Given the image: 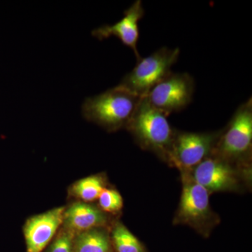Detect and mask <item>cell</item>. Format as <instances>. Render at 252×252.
Listing matches in <instances>:
<instances>
[{
    "label": "cell",
    "instance_id": "6da1fadb",
    "mask_svg": "<svg viewBox=\"0 0 252 252\" xmlns=\"http://www.w3.org/2000/svg\"><path fill=\"white\" fill-rule=\"evenodd\" d=\"M142 98L117 86L86 99L81 109L88 121L112 132L127 127Z\"/></svg>",
    "mask_w": 252,
    "mask_h": 252
},
{
    "label": "cell",
    "instance_id": "7a4b0ae2",
    "mask_svg": "<svg viewBox=\"0 0 252 252\" xmlns=\"http://www.w3.org/2000/svg\"><path fill=\"white\" fill-rule=\"evenodd\" d=\"M167 116L149 103L147 97H142L126 127L142 148L165 160H168L175 135Z\"/></svg>",
    "mask_w": 252,
    "mask_h": 252
},
{
    "label": "cell",
    "instance_id": "3957f363",
    "mask_svg": "<svg viewBox=\"0 0 252 252\" xmlns=\"http://www.w3.org/2000/svg\"><path fill=\"white\" fill-rule=\"evenodd\" d=\"M180 54L179 48L158 49L147 57L139 59L135 67L118 86L139 97H147L154 86L172 72V67Z\"/></svg>",
    "mask_w": 252,
    "mask_h": 252
},
{
    "label": "cell",
    "instance_id": "277c9868",
    "mask_svg": "<svg viewBox=\"0 0 252 252\" xmlns=\"http://www.w3.org/2000/svg\"><path fill=\"white\" fill-rule=\"evenodd\" d=\"M252 145V99L236 109L229 124L220 132L212 155L233 163L250 158Z\"/></svg>",
    "mask_w": 252,
    "mask_h": 252
},
{
    "label": "cell",
    "instance_id": "5b68a950",
    "mask_svg": "<svg viewBox=\"0 0 252 252\" xmlns=\"http://www.w3.org/2000/svg\"><path fill=\"white\" fill-rule=\"evenodd\" d=\"M210 193L192 178L184 182L176 223L190 225L203 236L210 234L218 220L210 204Z\"/></svg>",
    "mask_w": 252,
    "mask_h": 252
},
{
    "label": "cell",
    "instance_id": "8992f818",
    "mask_svg": "<svg viewBox=\"0 0 252 252\" xmlns=\"http://www.w3.org/2000/svg\"><path fill=\"white\" fill-rule=\"evenodd\" d=\"M195 81L189 73L169 74L147 94L149 103L166 115L178 112L191 102Z\"/></svg>",
    "mask_w": 252,
    "mask_h": 252
},
{
    "label": "cell",
    "instance_id": "52a82bcc",
    "mask_svg": "<svg viewBox=\"0 0 252 252\" xmlns=\"http://www.w3.org/2000/svg\"><path fill=\"white\" fill-rule=\"evenodd\" d=\"M220 132H175L169 161L189 170L197 166L214 153Z\"/></svg>",
    "mask_w": 252,
    "mask_h": 252
},
{
    "label": "cell",
    "instance_id": "ba28073f",
    "mask_svg": "<svg viewBox=\"0 0 252 252\" xmlns=\"http://www.w3.org/2000/svg\"><path fill=\"white\" fill-rule=\"evenodd\" d=\"M191 178L209 193L234 191L239 189L238 173L233 163L212 155L192 169Z\"/></svg>",
    "mask_w": 252,
    "mask_h": 252
},
{
    "label": "cell",
    "instance_id": "9c48e42d",
    "mask_svg": "<svg viewBox=\"0 0 252 252\" xmlns=\"http://www.w3.org/2000/svg\"><path fill=\"white\" fill-rule=\"evenodd\" d=\"M64 207L31 217L23 227L26 252H42L52 241L63 225Z\"/></svg>",
    "mask_w": 252,
    "mask_h": 252
},
{
    "label": "cell",
    "instance_id": "30bf717a",
    "mask_svg": "<svg viewBox=\"0 0 252 252\" xmlns=\"http://www.w3.org/2000/svg\"><path fill=\"white\" fill-rule=\"evenodd\" d=\"M144 9L142 1L137 0L124 11V17L112 26H101L92 32V35L99 40L114 36L120 39L124 45L133 51L137 61L141 59L137 49L140 37L139 22L143 18Z\"/></svg>",
    "mask_w": 252,
    "mask_h": 252
},
{
    "label": "cell",
    "instance_id": "8fae6325",
    "mask_svg": "<svg viewBox=\"0 0 252 252\" xmlns=\"http://www.w3.org/2000/svg\"><path fill=\"white\" fill-rule=\"evenodd\" d=\"M108 217L99 207L84 202L72 203L64 207L63 226L74 233L94 228H104Z\"/></svg>",
    "mask_w": 252,
    "mask_h": 252
},
{
    "label": "cell",
    "instance_id": "7c38bea8",
    "mask_svg": "<svg viewBox=\"0 0 252 252\" xmlns=\"http://www.w3.org/2000/svg\"><path fill=\"white\" fill-rule=\"evenodd\" d=\"M74 252H115L110 234L104 228H98L76 233Z\"/></svg>",
    "mask_w": 252,
    "mask_h": 252
},
{
    "label": "cell",
    "instance_id": "4fadbf2b",
    "mask_svg": "<svg viewBox=\"0 0 252 252\" xmlns=\"http://www.w3.org/2000/svg\"><path fill=\"white\" fill-rule=\"evenodd\" d=\"M105 189L103 178L94 175L77 181L69 189V193L80 201L89 203L98 199Z\"/></svg>",
    "mask_w": 252,
    "mask_h": 252
},
{
    "label": "cell",
    "instance_id": "5bb4252c",
    "mask_svg": "<svg viewBox=\"0 0 252 252\" xmlns=\"http://www.w3.org/2000/svg\"><path fill=\"white\" fill-rule=\"evenodd\" d=\"M115 252H147L140 240L121 222H117L110 233Z\"/></svg>",
    "mask_w": 252,
    "mask_h": 252
},
{
    "label": "cell",
    "instance_id": "9a60e30c",
    "mask_svg": "<svg viewBox=\"0 0 252 252\" xmlns=\"http://www.w3.org/2000/svg\"><path fill=\"white\" fill-rule=\"evenodd\" d=\"M75 233L62 227L42 252H74Z\"/></svg>",
    "mask_w": 252,
    "mask_h": 252
},
{
    "label": "cell",
    "instance_id": "2e32d148",
    "mask_svg": "<svg viewBox=\"0 0 252 252\" xmlns=\"http://www.w3.org/2000/svg\"><path fill=\"white\" fill-rule=\"evenodd\" d=\"M98 201L99 208L105 213H117L122 210L124 205L122 195L114 189H104L99 195Z\"/></svg>",
    "mask_w": 252,
    "mask_h": 252
}]
</instances>
